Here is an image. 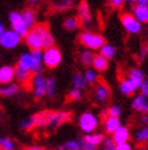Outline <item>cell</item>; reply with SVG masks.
Segmentation results:
<instances>
[{"label": "cell", "mask_w": 148, "mask_h": 150, "mask_svg": "<svg viewBox=\"0 0 148 150\" xmlns=\"http://www.w3.org/2000/svg\"><path fill=\"white\" fill-rule=\"evenodd\" d=\"M100 55H102L103 57H106L107 60H109V59L114 57L115 49H114V47L110 45V44H105V45L101 48V54Z\"/></svg>", "instance_id": "obj_30"}, {"label": "cell", "mask_w": 148, "mask_h": 150, "mask_svg": "<svg viewBox=\"0 0 148 150\" xmlns=\"http://www.w3.org/2000/svg\"><path fill=\"white\" fill-rule=\"evenodd\" d=\"M81 150H96V146L85 143V142H81Z\"/></svg>", "instance_id": "obj_43"}, {"label": "cell", "mask_w": 148, "mask_h": 150, "mask_svg": "<svg viewBox=\"0 0 148 150\" xmlns=\"http://www.w3.org/2000/svg\"><path fill=\"white\" fill-rule=\"evenodd\" d=\"M114 148H115V144L112 139H105L101 150H114Z\"/></svg>", "instance_id": "obj_39"}, {"label": "cell", "mask_w": 148, "mask_h": 150, "mask_svg": "<svg viewBox=\"0 0 148 150\" xmlns=\"http://www.w3.org/2000/svg\"><path fill=\"white\" fill-rule=\"evenodd\" d=\"M17 93H18V86L13 83L0 87V95H3V96H12Z\"/></svg>", "instance_id": "obj_25"}, {"label": "cell", "mask_w": 148, "mask_h": 150, "mask_svg": "<svg viewBox=\"0 0 148 150\" xmlns=\"http://www.w3.org/2000/svg\"><path fill=\"white\" fill-rule=\"evenodd\" d=\"M24 150H45V149L41 148V146H28Z\"/></svg>", "instance_id": "obj_46"}, {"label": "cell", "mask_w": 148, "mask_h": 150, "mask_svg": "<svg viewBox=\"0 0 148 150\" xmlns=\"http://www.w3.org/2000/svg\"><path fill=\"white\" fill-rule=\"evenodd\" d=\"M16 78V71L15 67L12 66H7L4 65L0 67V84L6 86V84H11V82Z\"/></svg>", "instance_id": "obj_10"}, {"label": "cell", "mask_w": 148, "mask_h": 150, "mask_svg": "<svg viewBox=\"0 0 148 150\" xmlns=\"http://www.w3.org/2000/svg\"><path fill=\"white\" fill-rule=\"evenodd\" d=\"M5 32V28H4V25L1 23V22H0V35H1L3 33Z\"/></svg>", "instance_id": "obj_48"}, {"label": "cell", "mask_w": 148, "mask_h": 150, "mask_svg": "<svg viewBox=\"0 0 148 150\" xmlns=\"http://www.w3.org/2000/svg\"><path fill=\"white\" fill-rule=\"evenodd\" d=\"M136 89H137V87L132 83L129 78H125V79L121 81V83H120V92L124 95H130V94L134 93Z\"/></svg>", "instance_id": "obj_24"}, {"label": "cell", "mask_w": 148, "mask_h": 150, "mask_svg": "<svg viewBox=\"0 0 148 150\" xmlns=\"http://www.w3.org/2000/svg\"><path fill=\"white\" fill-rule=\"evenodd\" d=\"M79 39L80 43L89 49H101L105 45V38L97 33H91V32L81 33Z\"/></svg>", "instance_id": "obj_1"}, {"label": "cell", "mask_w": 148, "mask_h": 150, "mask_svg": "<svg viewBox=\"0 0 148 150\" xmlns=\"http://www.w3.org/2000/svg\"><path fill=\"white\" fill-rule=\"evenodd\" d=\"M109 4L112 5L113 7H121L123 4H124V1H123V0H112Z\"/></svg>", "instance_id": "obj_44"}, {"label": "cell", "mask_w": 148, "mask_h": 150, "mask_svg": "<svg viewBox=\"0 0 148 150\" xmlns=\"http://www.w3.org/2000/svg\"><path fill=\"white\" fill-rule=\"evenodd\" d=\"M136 4L138 6H148V1H147V0H138V1H136Z\"/></svg>", "instance_id": "obj_45"}, {"label": "cell", "mask_w": 148, "mask_h": 150, "mask_svg": "<svg viewBox=\"0 0 148 150\" xmlns=\"http://www.w3.org/2000/svg\"><path fill=\"white\" fill-rule=\"evenodd\" d=\"M81 91H79V89H72V91L69 92V95H68V98L71 99V100H79L80 98H81Z\"/></svg>", "instance_id": "obj_40"}, {"label": "cell", "mask_w": 148, "mask_h": 150, "mask_svg": "<svg viewBox=\"0 0 148 150\" xmlns=\"http://www.w3.org/2000/svg\"><path fill=\"white\" fill-rule=\"evenodd\" d=\"M134 17L138 22H142V23L148 22V6H138V5H136L134 7Z\"/></svg>", "instance_id": "obj_19"}, {"label": "cell", "mask_w": 148, "mask_h": 150, "mask_svg": "<svg viewBox=\"0 0 148 150\" xmlns=\"http://www.w3.org/2000/svg\"><path fill=\"white\" fill-rule=\"evenodd\" d=\"M109 94H110L109 87L106 83H103V82L97 86V88H96V92H95L96 100H97L98 103H105L109 98Z\"/></svg>", "instance_id": "obj_15"}, {"label": "cell", "mask_w": 148, "mask_h": 150, "mask_svg": "<svg viewBox=\"0 0 148 150\" xmlns=\"http://www.w3.org/2000/svg\"><path fill=\"white\" fill-rule=\"evenodd\" d=\"M21 42V37L12 29L5 31L0 35V45L5 49H13L16 48Z\"/></svg>", "instance_id": "obj_7"}, {"label": "cell", "mask_w": 148, "mask_h": 150, "mask_svg": "<svg viewBox=\"0 0 148 150\" xmlns=\"http://www.w3.org/2000/svg\"><path fill=\"white\" fill-rule=\"evenodd\" d=\"M26 43H27V45L32 49V51L44 49V40H43V37L40 34L38 26H35L34 28H32L31 31H29V33L26 37Z\"/></svg>", "instance_id": "obj_6"}, {"label": "cell", "mask_w": 148, "mask_h": 150, "mask_svg": "<svg viewBox=\"0 0 148 150\" xmlns=\"http://www.w3.org/2000/svg\"><path fill=\"white\" fill-rule=\"evenodd\" d=\"M130 138V132L128 129V127L120 126L114 133H113V138L112 140L114 142V144H123V143H128V140Z\"/></svg>", "instance_id": "obj_12"}, {"label": "cell", "mask_w": 148, "mask_h": 150, "mask_svg": "<svg viewBox=\"0 0 148 150\" xmlns=\"http://www.w3.org/2000/svg\"><path fill=\"white\" fill-rule=\"evenodd\" d=\"M120 127V121L118 117H107L106 121H105V128L108 133H114L118 128Z\"/></svg>", "instance_id": "obj_23"}, {"label": "cell", "mask_w": 148, "mask_h": 150, "mask_svg": "<svg viewBox=\"0 0 148 150\" xmlns=\"http://www.w3.org/2000/svg\"><path fill=\"white\" fill-rule=\"evenodd\" d=\"M121 23L125 28V31L131 34H136L141 31V23L134 17V15L130 13H124L121 15Z\"/></svg>", "instance_id": "obj_8"}, {"label": "cell", "mask_w": 148, "mask_h": 150, "mask_svg": "<svg viewBox=\"0 0 148 150\" xmlns=\"http://www.w3.org/2000/svg\"><path fill=\"white\" fill-rule=\"evenodd\" d=\"M40 34L43 37V40H44V49H49V48H52L54 47V37L51 35L50 31H49V27L46 25H39L38 26Z\"/></svg>", "instance_id": "obj_14"}, {"label": "cell", "mask_w": 148, "mask_h": 150, "mask_svg": "<svg viewBox=\"0 0 148 150\" xmlns=\"http://www.w3.org/2000/svg\"><path fill=\"white\" fill-rule=\"evenodd\" d=\"M31 55H32V62H33L32 72L34 74H40L41 67H43V52L41 50H34L31 52Z\"/></svg>", "instance_id": "obj_13"}, {"label": "cell", "mask_w": 148, "mask_h": 150, "mask_svg": "<svg viewBox=\"0 0 148 150\" xmlns=\"http://www.w3.org/2000/svg\"><path fill=\"white\" fill-rule=\"evenodd\" d=\"M9 21L11 23V27H12V31L16 32L21 38L22 37H27V34L29 33V28L27 27V25L24 23L23 18H22V15L17 11H12L10 15H9Z\"/></svg>", "instance_id": "obj_2"}, {"label": "cell", "mask_w": 148, "mask_h": 150, "mask_svg": "<svg viewBox=\"0 0 148 150\" xmlns=\"http://www.w3.org/2000/svg\"><path fill=\"white\" fill-rule=\"evenodd\" d=\"M121 114V109L119 106H117V105H114V106L109 108L108 110V116L109 117H118L119 118V115Z\"/></svg>", "instance_id": "obj_37"}, {"label": "cell", "mask_w": 148, "mask_h": 150, "mask_svg": "<svg viewBox=\"0 0 148 150\" xmlns=\"http://www.w3.org/2000/svg\"><path fill=\"white\" fill-rule=\"evenodd\" d=\"M58 150H81V143L77 140H68L63 143Z\"/></svg>", "instance_id": "obj_31"}, {"label": "cell", "mask_w": 148, "mask_h": 150, "mask_svg": "<svg viewBox=\"0 0 148 150\" xmlns=\"http://www.w3.org/2000/svg\"><path fill=\"white\" fill-rule=\"evenodd\" d=\"M103 140H105V138H103L102 134H87V136L84 137V140L83 142L91 144V145L97 146L98 144L103 143Z\"/></svg>", "instance_id": "obj_26"}, {"label": "cell", "mask_w": 148, "mask_h": 150, "mask_svg": "<svg viewBox=\"0 0 148 150\" xmlns=\"http://www.w3.org/2000/svg\"><path fill=\"white\" fill-rule=\"evenodd\" d=\"M136 142H138V143L148 142V127H145L136 133Z\"/></svg>", "instance_id": "obj_35"}, {"label": "cell", "mask_w": 148, "mask_h": 150, "mask_svg": "<svg viewBox=\"0 0 148 150\" xmlns=\"http://www.w3.org/2000/svg\"><path fill=\"white\" fill-rule=\"evenodd\" d=\"M141 92L143 96H148V79L143 82V84L141 86Z\"/></svg>", "instance_id": "obj_42"}, {"label": "cell", "mask_w": 148, "mask_h": 150, "mask_svg": "<svg viewBox=\"0 0 148 150\" xmlns=\"http://www.w3.org/2000/svg\"><path fill=\"white\" fill-rule=\"evenodd\" d=\"M114 150H132V146H131V144H129V143H123V144L115 145Z\"/></svg>", "instance_id": "obj_41"}, {"label": "cell", "mask_w": 148, "mask_h": 150, "mask_svg": "<svg viewBox=\"0 0 148 150\" xmlns=\"http://www.w3.org/2000/svg\"><path fill=\"white\" fill-rule=\"evenodd\" d=\"M34 127H36V122H35V117L34 116L24 118V120H22V121L20 122V128L23 129V131H31V129L34 128Z\"/></svg>", "instance_id": "obj_27"}, {"label": "cell", "mask_w": 148, "mask_h": 150, "mask_svg": "<svg viewBox=\"0 0 148 150\" xmlns=\"http://www.w3.org/2000/svg\"><path fill=\"white\" fill-rule=\"evenodd\" d=\"M79 126L83 132L91 134L98 126V118L92 112H84L79 118Z\"/></svg>", "instance_id": "obj_5"}, {"label": "cell", "mask_w": 148, "mask_h": 150, "mask_svg": "<svg viewBox=\"0 0 148 150\" xmlns=\"http://www.w3.org/2000/svg\"><path fill=\"white\" fill-rule=\"evenodd\" d=\"M71 5H72V1H55L54 3V7L56 10H60V11L67 10L68 7H71Z\"/></svg>", "instance_id": "obj_36"}, {"label": "cell", "mask_w": 148, "mask_h": 150, "mask_svg": "<svg viewBox=\"0 0 148 150\" xmlns=\"http://www.w3.org/2000/svg\"><path fill=\"white\" fill-rule=\"evenodd\" d=\"M94 57H95V55H94V52L91 50H85L80 54V61L83 62L85 66H89V65L92 64Z\"/></svg>", "instance_id": "obj_32"}, {"label": "cell", "mask_w": 148, "mask_h": 150, "mask_svg": "<svg viewBox=\"0 0 148 150\" xmlns=\"http://www.w3.org/2000/svg\"><path fill=\"white\" fill-rule=\"evenodd\" d=\"M92 66L95 70H97L100 72H103L108 69V60L106 57H103L102 55H96L94 57L92 61Z\"/></svg>", "instance_id": "obj_22"}, {"label": "cell", "mask_w": 148, "mask_h": 150, "mask_svg": "<svg viewBox=\"0 0 148 150\" xmlns=\"http://www.w3.org/2000/svg\"><path fill=\"white\" fill-rule=\"evenodd\" d=\"M132 83H134L137 88H140L142 84H143V82H145V74L141 70H138V69H132L130 70L129 72V77H128Z\"/></svg>", "instance_id": "obj_16"}, {"label": "cell", "mask_w": 148, "mask_h": 150, "mask_svg": "<svg viewBox=\"0 0 148 150\" xmlns=\"http://www.w3.org/2000/svg\"><path fill=\"white\" fill-rule=\"evenodd\" d=\"M15 71H16V79L21 84H27L33 79V76H32L33 73L31 71L22 70V69H18V67H16Z\"/></svg>", "instance_id": "obj_20"}, {"label": "cell", "mask_w": 148, "mask_h": 150, "mask_svg": "<svg viewBox=\"0 0 148 150\" xmlns=\"http://www.w3.org/2000/svg\"><path fill=\"white\" fill-rule=\"evenodd\" d=\"M86 79H85V77L84 76H81L80 73H75L73 76V86H74V88L75 89H79V91H81L83 88H85L86 87Z\"/></svg>", "instance_id": "obj_29"}, {"label": "cell", "mask_w": 148, "mask_h": 150, "mask_svg": "<svg viewBox=\"0 0 148 150\" xmlns=\"http://www.w3.org/2000/svg\"><path fill=\"white\" fill-rule=\"evenodd\" d=\"M16 144L15 142L9 137H1L0 138V150H15Z\"/></svg>", "instance_id": "obj_28"}, {"label": "cell", "mask_w": 148, "mask_h": 150, "mask_svg": "<svg viewBox=\"0 0 148 150\" xmlns=\"http://www.w3.org/2000/svg\"><path fill=\"white\" fill-rule=\"evenodd\" d=\"M61 60H62L61 51L55 47L46 49L43 54V62L46 67H49V69H55V67H57L60 65Z\"/></svg>", "instance_id": "obj_4"}, {"label": "cell", "mask_w": 148, "mask_h": 150, "mask_svg": "<svg viewBox=\"0 0 148 150\" xmlns=\"http://www.w3.org/2000/svg\"><path fill=\"white\" fill-rule=\"evenodd\" d=\"M21 15H22V18H23L24 23L27 25L28 28H34L35 27L36 17H35V12H34L33 9H26Z\"/></svg>", "instance_id": "obj_21"}, {"label": "cell", "mask_w": 148, "mask_h": 150, "mask_svg": "<svg viewBox=\"0 0 148 150\" xmlns=\"http://www.w3.org/2000/svg\"><path fill=\"white\" fill-rule=\"evenodd\" d=\"M18 69L26 70V71H31L32 72V67H33V62H32V55L31 52H27V54H22L18 59L17 66ZM33 73V72H32Z\"/></svg>", "instance_id": "obj_18"}, {"label": "cell", "mask_w": 148, "mask_h": 150, "mask_svg": "<svg viewBox=\"0 0 148 150\" xmlns=\"http://www.w3.org/2000/svg\"><path fill=\"white\" fill-rule=\"evenodd\" d=\"M78 17L79 21L81 22V25L87 27L91 22V13H90V9H89V5L86 1H83L79 7H78Z\"/></svg>", "instance_id": "obj_11"}, {"label": "cell", "mask_w": 148, "mask_h": 150, "mask_svg": "<svg viewBox=\"0 0 148 150\" xmlns=\"http://www.w3.org/2000/svg\"><path fill=\"white\" fill-rule=\"evenodd\" d=\"M146 54H147V47H143V48H142V50H141V56H142V57H145V56H146Z\"/></svg>", "instance_id": "obj_47"}, {"label": "cell", "mask_w": 148, "mask_h": 150, "mask_svg": "<svg viewBox=\"0 0 148 150\" xmlns=\"http://www.w3.org/2000/svg\"><path fill=\"white\" fill-rule=\"evenodd\" d=\"M71 120V114L67 111H47V116H46V123L45 126L51 127V128H57L60 127L62 123L67 122Z\"/></svg>", "instance_id": "obj_3"}, {"label": "cell", "mask_w": 148, "mask_h": 150, "mask_svg": "<svg viewBox=\"0 0 148 150\" xmlns=\"http://www.w3.org/2000/svg\"><path fill=\"white\" fill-rule=\"evenodd\" d=\"M32 86L35 98H43L46 95V78H44L41 74H35L33 77Z\"/></svg>", "instance_id": "obj_9"}, {"label": "cell", "mask_w": 148, "mask_h": 150, "mask_svg": "<svg viewBox=\"0 0 148 150\" xmlns=\"http://www.w3.org/2000/svg\"><path fill=\"white\" fill-rule=\"evenodd\" d=\"M55 92H56V81L55 78L50 77V78H46V95L52 98L55 95Z\"/></svg>", "instance_id": "obj_33"}, {"label": "cell", "mask_w": 148, "mask_h": 150, "mask_svg": "<svg viewBox=\"0 0 148 150\" xmlns=\"http://www.w3.org/2000/svg\"><path fill=\"white\" fill-rule=\"evenodd\" d=\"M142 122H143V123H148V115H145V116L142 117Z\"/></svg>", "instance_id": "obj_49"}, {"label": "cell", "mask_w": 148, "mask_h": 150, "mask_svg": "<svg viewBox=\"0 0 148 150\" xmlns=\"http://www.w3.org/2000/svg\"><path fill=\"white\" fill-rule=\"evenodd\" d=\"M85 79L87 83H94V82H96V78H97V76H96V72H94L92 70H87L85 72Z\"/></svg>", "instance_id": "obj_38"}, {"label": "cell", "mask_w": 148, "mask_h": 150, "mask_svg": "<svg viewBox=\"0 0 148 150\" xmlns=\"http://www.w3.org/2000/svg\"><path fill=\"white\" fill-rule=\"evenodd\" d=\"M132 108L136 111L142 112V114H147L148 112V100L146 99V96L138 95L132 101Z\"/></svg>", "instance_id": "obj_17"}, {"label": "cell", "mask_w": 148, "mask_h": 150, "mask_svg": "<svg viewBox=\"0 0 148 150\" xmlns=\"http://www.w3.org/2000/svg\"><path fill=\"white\" fill-rule=\"evenodd\" d=\"M78 26H79V21L75 17H68L63 22V27L67 31H74V29L78 28Z\"/></svg>", "instance_id": "obj_34"}, {"label": "cell", "mask_w": 148, "mask_h": 150, "mask_svg": "<svg viewBox=\"0 0 148 150\" xmlns=\"http://www.w3.org/2000/svg\"><path fill=\"white\" fill-rule=\"evenodd\" d=\"M0 118H1V115H0Z\"/></svg>", "instance_id": "obj_50"}]
</instances>
